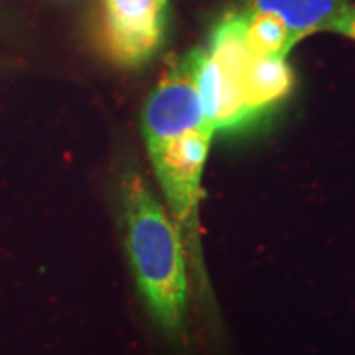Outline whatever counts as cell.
<instances>
[{
	"label": "cell",
	"instance_id": "1",
	"mask_svg": "<svg viewBox=\"0 0 355 355\" xmlns=\"http://www.w3.org/2000/svg\"><path fill=\"white\" fill-rule=\"evenodd\" d=\"M200 50L172 62L148 95L142 130L148 158L166 207L186 243L191 266L200 270V202L202 176L216 130L203 111L198 87Z\"/></svg>",
	"mask_w": 355,
	"mask_h": 355
},
{
	"label": "cell",
	"instance_id": "2",
	"mask_svg": "<svg viewBox=\"0 0 355 355\" xmlns=\"http://www.w3.org/2000/svg\"><path fill=\"white\" fill-rule=\"evenodd\" d=\"M121 219L140 300L166 342L190 343V259L168 207L156 200L139 170L121 178Z\"/></svg>",
	"mask_w": 355,
	"mask_h": 355
},
{
	"label": "cell",
	"instance_id": "3",
	"mask_svg": "<svg viewBox=\"0 0 355 355\" xmlns=\"http://www.w3.org/2000/svg\"><path fill=\"white\" fill-rule=\"evenodd\" d=\"M168 0H103L101 46L113 64L140 67L158 53Z\"/></svg>",
	"mask_w": 355,
	"mask_h": 355
},
{
	"label": "cell",
	"instance_id": "4",
	"mask_svg": "<svg viewBox=\"0 0 355 355\" xmlns=\"http://www.w3.org/2000/svg\"><path fill=\"white\" fill-rule=\"evenodd\" d=\"M349 0H243L245 12H266L277 16L286 26L292 44L316 32L331 30Z\"/></svg>",
	"mask_w": 355,
	"mask_h": 355
},
{
	"label": "cell",
	"instance_id": "5",
	"mask_svg": "<svg viewBox=\"0 0 355 355\" xmlns=\"http://www.w3.org/2000/svg\"><path fill=\"white\" fill-rule=\"evenodd\" d=\"M241 10V8H239ZM245 38L253 53L286 58L294 48L286 26L277 16L266 12H245Z\"/></svg>",
	"mask_w": 355,
	"mask_h": 355
},
{
	"label": "cell",
	"instance_id": "6",
	"mask_svg": "<svg viewBox=\"0 0 355 355\" xmlns=\"http://www.w3.org/2000/svg\"><path fill=\"white\" fill-rule=\"evenodd\" d=\"M331 32H338L342 36H347V38L355 40V4H349L342 14L340 18L334 22L331 26Z\"/></svg>",
	"mask_w": 355,
	"mask_h": 355
}]
</instances>
